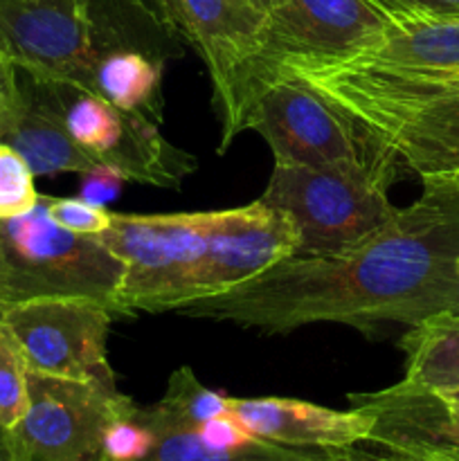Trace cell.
<instances>
[{"label": "cell", "mask_w": 459, "mask_h": 461, "mask_svg": "<svg viewBox=\"0 0 459 461\" xmlns=\"http://www.w3.org/2000/svg\"><path fill=\"white\" fill-rule=\"evenodd\" d=\"M336 461H378V459L374 453H364V450H358L356 446H351V448L338 450Z\"/></svg>", "instance_id": "30"}, {"label": "cell", "mask_w": 459, "mask_h": 461, "mask_svg": "<svg viewBox=\"0 0 459 461\" xmlns=\"http://www.w3.org/2000/svg\"><path fill=\"white\" fill-rule=\"evenodd\" d=\"M230 414L256 439L291 448L342 450L369 441L372 417L358 408L331 410L297 399H232Z\"/></svg>", "instance_id": "16"}, {"label": "cell", "mask_w": 459, "mask_h": 461, "mask_svg": "<svg viewBox=\"0 0 459 461\" xmlns=\"http://www.w3.org/2000/svg\"><path fill=\"white\" fill-rule=\"evenodd\" d=\"M18 88L21 104L16 120L3 142L25 158L34 176H81L99 165L72 140L54 81L36 79L27 72H22L21 79L18 70Z\"/></svg>", "instance_id": "17"}, {"label": "cell", "mask_w": 459, "mask_h": 461, "mask_svg": "<svg viewBox=\"0 0 459 461\" xmlns=\"http://www.w3.org/2000/svg\"><path fill=\"white\" fill-rule=\"evenodd\" d=\"M156 16L187 41L207 66L219 117L225 115L243 68L256 52L264 14L250 0H153Z\"/></svg>", "instance_id": "12"}, {"label": "cell", "mask_w": 459, "mask_h": 461, "mask_svg": "<svg viewBox=\"0 0 459 461\" xmlns=\"http://www.w3.org/2000/svg\"><path fill=\"white\" fill-rule=\"evenodd\" d=\"M0 461H14V455L7 444V432H4L3 428H0Z\"/></svg>", "instance_id": "32"}, {"label": "cell", "mask_w": 459, "mask_h": 461, "mask_svg": "<svg viewBox=\"0 0 459 461\" xmlns=\"http://www.w3.org/2000/svg\"><path fill=\"white\" fill-rule=\"evenodd\" d=\"M21 88H18V68L0 52V142L16 120Z\"/></svg>", "instance_id": "29"}, {"label": "cell", "mask_w": 459, "mask_h": 461, "mask_svg": "<svg viewBox=\"0 0 459 461\" xmlns=\"http://www.w3.org/2000/svg\"><path fill=\"white\" fill-rule=\"evenodd\" d=\"M295 250L292 221L261 201L234 210L205 212V255L192 302L250 282L279 261L295 257Z\"/></svg>", "instance_id": "11"}, {"label": "cell", "mask_w": 459, "mask_h": 461, "mask_svg": "<svg viewBox=\"0 0 459 461\" xmlns=\"http://www.w3.org/2000/svg\"><path fill=\"white\" fill-rule=\"evenodd\" d=\"M97 237L124 264L115 318L178 311L194 300L205 255V212L111 214Z\"/></svg>", "instance_id": "6"}, {"label": "cell", "mask_w": 459, "mask_h": 461, "mask_svg": "<svg viewBox=\"0 0 459 461\" xmlns=\"http://www.w3.org/2000/svg\"><path fill=\"white\" fill-rule=\"evenodd\" d=\"M243 131L259 133L274 162L356 171L385 185L403 169L376 135L291 72L256 84L238 117Z\"/></svg>", "instance_id": "3"}, {"label": "cell", "mask_w": 459, "mask_h": 461, "mask_svg": "<svg viewBox=\"0 0 459 461\" xmlns=\"http://www.w3.org/2000/svg\"><path fill=\"white\" fill-rule=\"evenodd\" d=\"M138 405L108 423L102 439L104 461H142L153 446V435L135 414Z\"/></svg>", "instance_id": "24"}, {"label": "cell", "mask_w": 459, "mask_h": 461, "mask_svg": "<svg viewBox=\"0 0 459 461\" xmlns=\"http://www.w3.org/2000/svg\"><path fill=\"white\" fill-rule=\"evenodd\" d=\"M387 21L369 0H277L264 14L256 52L243 68L230 108L220 117V149L238 135V117L256 84L282 68L345 63L385 34Z\"/></svg>", "instance_id": "5"}, {"label": "cell", "mask_w": 459, "mask_h": 461, "mask_svg": "<svg viewBox=\"0 0 459 461\" xmlns=\"http://www.w3.org/2000/svg\"><path fill=\"white\" fill-rule=\"evenodd\" d=\"M34 178L25 158L7 142H0V221L16 219L39 205Z\"/></svg>", "instance_id": "23"}, {"label": "cell", "mask_w": 459, "mask_h": 461, "mask_svg": "<svg viewBox=\"0 0 459 461\" xmlns=\"http://www.w3.org/2000/svg\"><path fill=\"white\" fill-rule=\"evenodd\" d=\"M194 430L212 448H238V446L255 439L232 414H225V417H216L212 421L201 423Z\"/></svg>", "instance_id": "28"}, {"label": "cell", "mask_w": 459, "mask_h": 461, "mask_svg": "<svg viewBox=\"0 0 459 461\" xmlns=\"http://www.w3.org/2000/svg\"><path fill=\"white\" fill-rule=\"evenodd\" d=\"M45 207H48L50 219L61 228L70 230L76 234H102L111 225V214L104 207L93 205L84 198H54L45 196Z\"/></svg>", "instance_id": "25"}, {"label": "cell", "mask_w": 459, "mask_h": 461, "mask_svg": "<svg viewBox=\"0 0 459 461\" xmlns=\"http://www.w3.org/2000/svg\"><path fill=\"white\" fill-rule=\"evenodd\" d=\"M403 385L430 392L459 390V311L432 315L410 327L400 340Z\"/></svg>", "instance_id": "20"}, {"label": "cell", "mask_w": 459, "mask_h": 461, "mask_svg": "<svg viewBox=\"0 0 459 461\" xmlns=\"http://www.w3.org/2000/svg\"><path fill=\"white\" fill-rule=\"evenodd\" d=\"M151 430L153 446L142 461H336L338 450L291 448L266 439H252L238 448H212L192 426L166 412L160 403L135 410Z\"/></svg>", "instance_id": "19"}, {"label": "cell", "mask_w": 459, "mask_h": 461, "mask_svg": "<svg viewBox=\"0 0 459 461\" xmlns=\"http://www.w3.org/2000/svg\"><path fill=\"white\" fill-rule=\"evenodd\" d=\"M0 52L36 79L94 95L90 0H0Z\"/></svg>", "instance_id": "10"}, {"label": "cell", "mask_w": 459, "mask_h": 461, "mask_svg": "<svg viewBox=\"0 0 459 461\" xmlns=\"http://www.w3.org/2000/svg\"><path fill=\"white\" fill-rule=\"evenodd\" d=\"M112 318L106 304L81 297L25 302L0 315L21 345L30 372L117 392L106 351Z\"/></svg>", "instance_id": "9"}, {"label": "cell", "mask_w": 459, "mask_h": 461, "mask_svg": "<svg viewBox=\"0 0 459 461\" xmlns=\"http://www.w3.org/2000/svg\"><path fill=\"white\" fill-rule=\"evenodd\" d=\"M279 72L302 77L338 104L421 180L459 176V77L400 75L354 63Z\"/></svg>", "instance_id": "2"}, {"label": "cell", "mask_w": 459, "mask_h": 461, "mask_svg": "<svg viewBox=\"0 0 459 461\" xmlns=\"http://www.w3.org/2000/svg\"><path fill=\"white\" fill-rule=\"evenodd\" d=\"M84 149L94 162L120 171L124 180L158 187H180L196 169L192 153L174 147L156 122L108 102L90 122Z\"/></svg>", "instance_id": "15"}, {"label": "cell", "mask_w": 459, "mask_h": 461, "mask_svg": "<svg viewBox=\"0 0 459 461\" xmlns=\"http://www.w3.org/2000/svg\"><path fill=\"white\" fill-rule=\"evenodd\" d=\"M129 396L90 383L30 372V403L7 432L14 461H104L108 423L133 408Z\"/></svg>", "instance_id": "8"}, {"label": "cell", "mask_w": 459, "mask_h": 461, "mask_svg": "<svg viewBox=\"0 0 459 461\" xmlns=\"http://www.w3.org/2000/svg\"><path fill=\"white\" fill-rule=\"evenodd\" d=\"M382 453L376 455L378 461H432L426 457H418V455H408V453H396V450H385L381 448Z\"/></svg>", "instance_id": "31"}, {"label": "cell", "mask_w": 459, "mask_h": 461, "mask_svg": "<svg viewBox=\"0 0 459 461\" xmlns=\"http://www.w3.org/2000/svg\"><path fill=\"white\" fill-rule=\"evenodd\" d=\"M124 185V176L108 165H97L90 171L81 174V196L93 205L104 207L108 201L117 196L120 187Z\"/></svg>", "instance_id": "27"}, {"label": "cell", "mask_w": 459, "mask_h": 461, "mask_svg": "<svg viewBox=\"0 0 459 461\" xmlns=\"http://www.w3.org/2000/svg\"><path fill=\"white\" fill-rule=\"evenodd\" d=\"M390 23L459 18V0H369Z\"/></svg>", "instance_id": "26"}, {"label": "cell", "mask_w": 459, "mask_h": 461, "mask_svg": "<svg viewBox=\"0 0 459 461\" xmlns=\"http://www.w3.org/2000/svg\"><path fill=\"white\" fill-rule=\"evenodd\" d=\"M354 66L421 77H459V18L390 23L374 48Z\"/></svg>", "instance_id": "18"}, {"label": "cell", "mask_w": 459, "mask_h": 461, "mask_svg": "<svg viewBox=\"0 0 459 461\" xmlns=\"http://www.w3.org/2000/svg\"><path fill=\"white\" fill-rule=\"evenodd\" d=\"M158 403L192 428L230 414V396L202 385L189 367H180L171 374L165 396Z\"/></svg>", "instance_id": "21"}, {"label": "cell", "mask_w": 459, "mask_h": 461, "mask_svg": "<svg viewBox=\"0 0 459 461\" xmlns=\"http://www.w3.org/2000/svg\"><path fill=\"white\" fill-rule=\"evenodd\" d=\"M30 403V367L21 345L0 320V428L12 430Z\"/></svg>", "instance_id": "22"}, {"label": "cell", "mask_w": 459, "mask_h": 461, "mask_svg": "<svg viewBox=\"0 0 459 461\" xmlns=\"http://www.w3.org/2000/svg\"><path fill=\"white\" fill-rule=\"evenodd\" d=\"M274 3H277V0H250V5H255V7L259 9L261 14H266V12H268V9L273 7Z\"/></svg>", "instance_id": "33"}, {"label": "cell", "mask_w": 459, "mask_h": 461, "mask_svg": "<svg viewBox=\"0 0 459 461\" xmlns=\"http://www.w3.org/2000/svg\"><path fill=\"white\" fill-rule=\"evenodd\" d=\"M94 27V95L112 106L160 120L162 54L120 21V0H90Z\"/></svg>", "instance_id": "14"}, {"label": "cell", "mask_w": 459, "mask_h": 461, "mask_svg": "<svg viewBox=\"0 0 459 461\" xmlns=\"http://www.w3.org/2000/svg\"><path fill=\"white\" fill-rule=\"evenodd\" d=\"M122 277L124 264L102 239L50 219L43 194L32 212L0 221V315L54 297L94 300L112 311Z\"/></svg>", "instance_id": "4"}, {"label": "cell", "mask_w": 459, "mask_h": 461, "mask_svg": "<svg viewBox=\"0 0 459 461\" xmlns=\"http://www.w3.org/2000/svg\"><path fill=\"white\" fill-rule=\"evenodd\" d=\"M351 405L372 417L367 444L396 453L432 457L459 446V390L430 392L396 385L351 394Z\"/></svg>", "instance_id": "13"}, {"label": "cell", "mask_w": 459, "mask_h": 461, "mask_svg": "<svg viewBox=\"0 0 459 461\" xmlns=\"http://www.w3.org/2000/svg\"><path fill=\"white\" fill-rule=\"evenodd\" d=\"M387 189L356 171L274 162L259 201L292 221L295 257H324L356 246L396 214Z\"/></svg>", "instance_id": "7"}, {"label": "cell", "mask_w": 459, "mask_h": 461, "mask_svg": "<svg viewBox=\"0 0 459 461\" xmlns=\"http://www.w3.org/2000/svg\"><path fill=\"white\" fill-rule=\"evenodd\" d=\"M412 205L376 232L324 257H288L259 277L178 313L264 333L345 324L376 336L459 311V176L426 178Z\"/></svg>", "instance_id": "1"}]
</instances>
